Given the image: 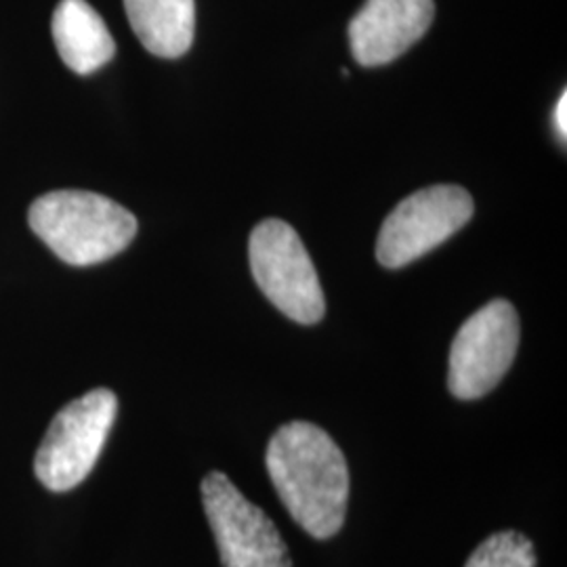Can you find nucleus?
Masks as SVG:
<instances>
[{
	"label": "nucleus",
	"instance_id": "7ed1b4c3",
	"mask_svg": "<svg viewBox=\"0 0 567 567\" xmlns=\"http://www.w3.org/2000/svg\"><path fill=\"white\" fill-rule=\"evenodd\" d=\"M116 414L118 398L110 389H93L61 408L34 458L42 486L68 492L82 484L102 456Z\"/></svg>",
	"mask_w": 567,
	"mask_h": 567
},
{
	"label": "nucleus",
	"instance_id": "0eeeda50",
	"mask_svg": "<svg viewBox=\"0 0 567 567\" xmlns=\"http://www.w3.org/2000/svg\"><path fill=\"white\" fill-rule=\"evenodd\" d=\"M473 198L458 185H433L398 204L377 240V259L389 269L416 261L446 243L473 217Z\"/></svg>",
	"mask_w": 567,
	"mask_h": 567
},
{
	"label": "nucleus",
	"instance_id": "f8f14e48",
	"mask_svg": "<svg viewBox=\"0 0 567 567\" xmlns=\"http://www.w3.org/2000/svg\"><path fill=\"white\" fill-rule=\"evenodd\" d=\"M555 128L561 135V140L567 137V95L564 93L559 102L555 105Z\"/></svg>",
	"mask_w": 567,
	"mask_h": 567
},
{
	"label": "nucleus",
	"instance_id": "1a4fd4ad",
	"mask_svg": "<svg viewBox=\"0 0 567 567\" xmlns=\"http://www.w3.org/2000/svg\"><path fill=\"white\" fill-rule=\"evenodd\" d=\"M61 61L76 74L97 72L116 55V42L86 0H61L51 20Z\"/></svg>",
	"mask_w": 567,
	"mask_h": 567
},
{
	"label": "nucleus",
	"instance_id": "423d86ee",
	"mask_svg": "<svg viewBox=\"0 0 567 567\" xmlns=\"http://www.w3.org/2000/svg\"><path fill=\"white\" fill-rule=\"evenodd\" d=\"M519 347V316L496 299L475 311L454 337L447 386L458 400H480L503 381Z\"/></svg>",
	"mask_w": 567,
	"mask_h": 567
},
{
	"label": "nucleus",
	"instance_id": "6e6552de",
	"mask_svg": "<svg viewBox=\"0 0 567 567\" xmlns=\"http://www.w3.org/2000/svg\"><path fill=\"white\" fill-rule=\"evenodd\" d=\"M433 16V0H365L349 23L351 53L364 68L391 63L425 37Z\"/></svg>",
	"mask_w": 567,
	"mask_h": 567
},
{
	"label": "nucleus",
	"instance_id": "f257e3e1",
	"mask_svg": "<svg viewBox=\"0 0 567 567\" xmlns=\"http://www.w3.org/2000/svg\"><path fill=\"white\" fill-rule=\"evenodd\" d=\"M265 465L284 507L311 538L339 534L349 501V468L324 429L305 421L280 426L269 440Z\"/></svg>",
	"mask_w": 567,
	"mask_h": 567
},
{
	"label": "nucleus",
	"instance_id": "9b49d317",
	"mask_svg": "<svg viewBox=\"0 0 567 567\" xmlns=\"http://www.w3.org/2000/svg\"><path fill=\"white\" fill-rule=\"evenodd\" d=\"M465 567H536V548L522 532H496L471 553Z\"/></svg>",
	"mask_w": 567,
	"mask_h": 567
},
{
	"label": "nucleus",
	"instance_id": "39448f33",
	"mask_svg": "<svg viewBox=\"0 0 567 567\" xmlns=\"http://www.w3.org/2000/svg\"><path fill=\"white\" fill-rule=\"evenodd\" d=\"M200 489L224 567H292L290 550L276 524L225 473L210 471Z\"/></svg>",
	"mask_w": 567,
	"mask_h": 567
},
{
	"label": "nucleus",
	"instance_id": "9d476101",
	"mask_svg": "<svg viewBox=\"0 0 567 567\" xmlns=\"http://www.w3.org/2000/svg\"><path fill=\"white\" fill-rule=\"evenodd\" d=\"M131 28L143 47L164 60L185 55L194 42V0H124Z\"/></svg>",
	"mask_w": 567,
	"mask_h": 567
},
{
	"label": "nucleus",
	"instance_id": "20e7f679",
	"mask_svg": "<svg viewBox=\"0 0 567 567\" xmlns=\"http://www.w3.org/2000/svg\"><path fill=\"white\" fill-rule=\"evenodd\" d=\"M250 269L265 297L299 324H318L326 299L318 271L292 225L267 219L257 225L248 244Z\"/></svg>",
	"mask_w": 567,
	"mask_h": 567
},
{
	"label": "nucleus",
	"instance_id": "f03ea898",
	"mask_svg": "<svg viewBox=\"0 0 567 567\" xmlns=\"http://www.w3.org/2000/svg\"><path fill=\"white\" fill-rule=\"evenodd\" d=\"M32 231L63 264L97 265L116 257L137 236V219L102 194L58 189L34 200L28 213Z\"/></svg>",
	"mask_w": 567,
	"mask_h": 567
}]
</instances>
